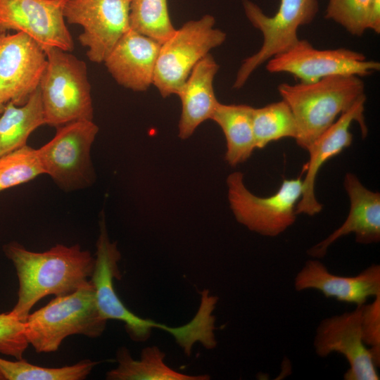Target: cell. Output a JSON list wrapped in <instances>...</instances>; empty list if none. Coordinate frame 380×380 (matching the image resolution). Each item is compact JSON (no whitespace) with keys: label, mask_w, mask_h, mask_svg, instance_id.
<instances>
[{"label":"cell","mask_w":380,"mask_h":380,"mask_svg":"<svg viewBox=\"0 0 380 380\" xmlns=\"http://www.w3.org/2000/svg\"><path fill=\"white\" fill-rule=\"evenodd\" d=\"M18 280V300L11 310L25 322L33 306L46 296H61L87 285L95 257L80 245L57 244L44 252H34L13 241L4 246Z\"/></svg>","instance_id":"1"},{"label":"cell","mask_w":380,"mask_h":380,"mask_svg":"<svg viewBox=\"0 0 380 380\" xmlns=\"http://www.w3.org/2000/svg\"><path fill=\"white\" fill-rule=\"evenodd\" d=\"M296 122L297 144L308 149L336 120L365 95L357 75H334L311 83H281L277 87Z\"/></svg>","instance_id":"2"},{"label":"cell","mask_w":380,"mask_h":380,"mask_svg":"<svg viewBox=\"0 0 380 380\" xmlns=\"http://www.w3.org/2000/svg\"><path fill=\"white\" fill-rule=\"evenodd\" d=\"M106 324L99 311L94 288L89 281L75 292L56 296L45 306L30 313L24 322V332L36 352L51 353L57 350L71 335L99 337Z\"/></svg>","instance_id":"3"},{"label":"cell","mask_w":380,"mask_h":380,"mask_svg":"<svg viewBox=\"0 0 380 380\" xmlns=\"http://www.w3.org/2000/svg\"><path fill=\"white\" fill-rule=\"evenodd\" d=\"M46 65L39 82L46 124L58 127L92 120L94 108L85 63L70 51L44 47Z\"/></svg>","instance_id":"4"},{"label":"cell","mask_w":380,"mask_h":380,"mask_svg":"<svg viewBox=\"0 0 380 380\" xmlns=\"http://www.w3.org/2000/svg\"><path fill=\"white\" fill-rule=\"evenodd\" d=\"M242 4L248 21L262 33V44L243 61L233 85L235 89L241 88L259 66L293 47L300 39L299 27L311 23L319 11L318 0H280L277 11L271 16L252 1L243 0Z\"/></svg>","instance_id":"5"},{"label":"cell","mask_w":380,"mask_h":380,"mask_svg":"<svg viewBox=\"0 0 380 380\" xmlns=\"http://www.w3.org/2000/svg\"><path fill=\"white\" fill-rule=\"evenodd\" d=\"M215 23L210 14L189 20L161 44L153 84L163 97L177 94L195 65L224 43L226 34L215 28Z\"/></svg>","instance_id":"6"},{"label":"cell","mask_w":380,"mask_h":380,"mask_svg":"<svg viewBox=\"0 0 380 380\" xmlns=\"http://www.w3.org/2000/svg\"><path fill=\"white\" fill-rule=\"evenodd\" d=\"M99 132L92 120H78L57 127L53 138L37 149L44 174L65 191L93 184L96 176L91 148Z\"/></svg>","instance_id":"7"},{"label":"cell","mask_w":380,"mask_h":380,"mask_svg":"<svg viewBox=\"0 0 380 380\" xmlns=\"http://www.w3.org/2000/svg\"><path fill=\"white\" fill-rule=\"evenodd\" d=\"M228 199L236 220L249 230L274 237L296 221V205L303 192V180L284 179L277 193L266 198L253 194L244 185L240 172L227 179Z\"/></svg>","instance_id":"8"},{"label":"cell","mask_w":380,"mask_h":380,"mask_svg":"<svg viewBox=\"0 0 380 380\" xmlns=\"http://www.w3.org/2000/svg\"><path fill=\"white\" fill-rule=\"evenodd\" d=\"M266 69L311 83L334 75L368 76L380 70V63L350 49H318L308 40L299 39L290 49L270 59Z\"/></svg>","instance_id":"9"},{"label":"cell","mask_w":380,"mask_h":380,"mask_svg":"<svg viewBox=\"0 0 380 380\" xmlns=\"http://www.w3.org/2000/svg\"><path fill=\"white\" fill-rule=\"evenodd\" d=\"M131 0H68L64 17L70 24L80 25V44L88 48L87 56L95 63L105 61L129 27Z\"/></svg>","instance_id":"10"},{"label":"cell","mask_w":380,"mask_h":380,"mask_svg":"<svg viewBox=\"0 0 380 380\" xmlns=\"http://www.w3.org/2000/svg\"><path fill=\"white\" fill-rule=\"evenodd\" d=\"M95 265L90 278L96 304L103 318L116 319L125 323L127 333L134 341H146L153 329H159L161 324L143 319L127 308L114 289L113 279H120L121 274L118 262L121 258L116 242L109 239L105 215L101 212L99 220V234L96 241Z\"/></svg>","instance_id":"11"},{"label":"cell","mask_w":380,"mask_h":380,"mask_svg":"<svg viewBox=\"0 0 380 380\" xmlns=\"http://www.w3.org/2000/svg\"><path fill=\"white\" fill-rule=\"evenodd\" d=\"M46 61L42 46L27 34H0V103L24 105L39 87Z\"/></svg>","instance_id":"12"},{"label":"cell","mask_w":380,"mask_h":380,"mask_svg":"<svg viewBox=\"0 0 380 380\" xmlns=\"http://www.w3.org/2000/svg\"><path fill=\"white\" fill-rule=\"evenodd\" d=\"M362 305L320 321L313 339L317 356L326 357L333 353L344 356L349 365L345 380L379 379L369 349L362 338Z\"/></svg>","instance_id":"13"},{"label":"cell","mask_w":380,"mask_h":380,"mask_svg":"<svg viewBox=\"0 0 380 380\" xmlns=\"http://www.w3.org/2000/svg\"><path fill=\"white\" fill-rule=\"evenodd\" d=\"M68 0H0V34L14 30L27 34L42 47L71 51L72 36L63 14Z\"/></svg>","instance_id":"14"},{"label":"cell","mask_w":380,"mask_h":380,"mask_svg":"<svg viewBox=\"0 0 380 380\" xmlns=\"http://www.w3.org/2000/svg\"><path fill=\"white\" fill-rule=\"evenodd\" d=\"M365 101L366 96H364L342 113L307 149L310 159L304 167L306 175L303 180V192L296 205V214L312 216L322 211V205L318 202L315 194L317 175L327 161L350 146L353 134L350 128L353 122L359 124L362 136H367V127L364 117Z\"/></svg>","instance_id":"15"},{"label":"cell","mask_w":380,"mask_h":380,"mask_svg":"<svg viewBox=\"0 0 380 380\" xmlns=\"http://www.w3.org/2000/svg\"><path fill=\"white\" fill-rule=\"evenodd\" d=\"M294 287L297 291L315 289L327 298L362 305L368 298L380 295V265L372 264L355 276L344 277L331 273L317 258L310 259L296 275Z\"/></svg>","instance_id":"16"},{"label":"cell","mask_w":380,"mask_h":380,"mask_svg":"<svg viewBox=\"0 0 380 380\" xmlns=\"http://www.w3.org/2000/svg\"><path fill=\"white\" fill-rule=\"evenodd\" d=\"M343 186L350 200L349 213L340 227L308 251L312 258L324 257L333 243L352 233L359 243L370 244L380 241L379 193L367 189L350 172L346 175Z\"/></svg>","instance_id":"17"},{"label":"cell","mask_w":380,"mask_h":380,"mask_svg":"<svg viewBox=\"0 0 380 380\" xmlns=\"http://www.w3.org/2000/svg\"><path fill=\"white\" fill-rule=\"evenodd\" d=\"M160 46L156 41L129 29L103 63L119 84L143 91L153 84Z\"/></svg>","instance_id":"18"},{"label":"cell","mask_w":380,"mask_h":380,"mask_svg":"<svg viewBox=\"0 0 380 380\" xmlns=\"http://www.w3.org/2000/svg\"><path fill=\"white\" fill-rule=\"evenodd\" d=\"M218 69V64L208 53L195 65L177 92L182 101L179 122V137L182 139L189 138L200 124L210 119L218 105L213 88Z\"/></svg>","instance_id":"19"},{"label":"cell","mask_w":380,"mask_h":380,"mask_svg":"<svg viewBox=\"0 0 380 380\" xmlns=\"http://www.w3.org/2000/svg\"><path fill=\"white\" fill-rule=\"evenodd\" d=\"M253 108L219 102L211 120L222 129L227 141L226 161L235 166L246 161L256 148L253 129Z\"/></svg>","instance_id":"20"},{"label":"cell","mask_w":380,"mask_h":380,"mask_svg":"<svg viewBox=\"0 0 380 380\" xmlns=\"http://www.w3.org/2000/svg\"><path fill=\"white\" fill-rule=\"evenodd\" d=\"M45 124L39 87L24 105L5 104L0 115V157L26 146L31 133Z\"/></svg>","instance_id":"21"},{"label":"cell","mask_w":380,"mask_h":380,"mask_svg":"<svg viewBox=\"0 0 380 380\" xmlns=\"http://www.w3.org/2000/svg\"><path fill=\"white\" fill-rule=\"evenodd\" d=\"M165 354L157 346L144 348L139 360L125 347L117 351L118 367L106 373L109 380H207L208 375L192 376L178 372L164 362Z\"/></svg>","instance_id":"22"},{"label":"cell","mask_w":380,"mask_h":380,"mask_svg":"<svg viewBox=\"0 0 380 380\" xmlns=\"http://www.w3.org/2000/svg\"><path fill=\"white\" fill-rule=\"evenodd\" d=\"M325 18L353 36L380 32V0H328Z\"/></svg>","instance_id":"23"},{"label":"cell","mask_w":380,"mask_h":380,"mask_svg":"<svg viewBox=\"0 0 380 380\" xmlns=\"http://www.w3.org/2000/svg\"><path fill=\"white\" fill-rule=\"evenodd\" d=\"M252 123L255 147L262 148L283 138L296 139L297 125L289 106L283 99L253 109Z\"/></svg>","instance_id":"24"},{"label":"cell","mask_w":380,"mask_h":380,"mask_svg":"<svg viewBox=\"0 0 380 380\" xmlns=\"http://www.w3.org/2000/svg\"><path fill=\"white\" fill-rule=\"evenodd\" d=\"M129 27L162 44L175 32L167 0H131Z\"/></svg>","instance_id":"25"},{"label":"cell","mask_w":380,"mask_h":380,"mask_svg":"<svg viewBox=\"0 0 380 380\" xmlns=\"http://www.w3.org/2000/svg\"><path fill=\"white\" fill-rule=\"evenodd\" d=\"M99 362L83 360L62 367H44L23 359L15 361L0 357V371L6 380H82Z\"/></svg>","instance_id":"26"},{"label":"cell","mask_w":380,"mask_h":380,"mask_svg":"<svg viewBox=\"0 0 380 380\" xmlns=\"http://www.w3.org/2000/svg\"><path fill=\"white\" fill-rule=\"evenodd\" d=\"M43 174L37 149L26 145L0 157V191Z\"/></svg>","instance_id":"27"},{"label":"cell","mask_w":380,"mask_h":380,"mask_svg":"<svg viewBox=\"0 0 380 380\" xmlns=\"http://www.w3.org/2000/svg\"><path fill=\"white\" fill-rule=\"evenodd\" d=\"M29 343L24 322L11 311L0 314V353L22 359Z\"/></svg>","instance_id":"28"},{"label":"cell","mask_w":380,"mask_h":380,"mask_svg":"<svg viewBox=\"0 0 380 380\" xmlns=\"http://www.w3.org/2000/svg\"><path fill=\"white\" fill-rule=\"evenodd\" d=\"M361 333L376 367L380 366V295L369 304L362 305Z\"/></svg>","instance_id":"29"},{"label":"cell","mask_w":380,"mask_h":380,"mask_svg":"<svg viewBox=\"0 0 380 380\" xmlns=\"http://www.w3.org/2000/svg\"><path fill=\"white\" fill-rule=\"evenodd\" d=\"M4 107H5V104L0 103V115L4 111Z\"/></svg>","instance_id":"30"},{"label":"cell","mask_w":380,"mask_h":380,"mask_svg":"<svg viewBox=\"0 0 380 380\" xmlns=\"http://www.w3.org/2000/svg\"><path fill=\"white\" fill-rule=\"evenodd\" d=\"M0 380H6L1 371H0Z\"/></svg>","instance_id":"31"}]
</instances>
